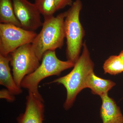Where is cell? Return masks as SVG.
Listing matches in <instances>:
<instances>
[{
	"label": "cell",
	"instance_id": "cell-12",
	"mask_svg": "<svg viewBox=\"0 0 123 123\" xmlns=\"http://www.w3.org/2000/svg\"><path fill=\"white\" fill-rule=\"evenodd\" d=\"M0 22L22 27L15 16L12 0H0Z\"/></svg>",
	"mask_w": 123,
	"mask_h": 123
},
{
	"label": "cell",
	"instance_id": "cell-11",
	"mask_svg": "<svg viewBox=\"0 0 123 123\" xmlns=\"http://www.w3.org/2000/svg\"><path fill=\"white\" fill-rule=\"evenodd\" d=\"M115 85L114 82L99 77L93 72L88 76L85 88H90L92 94L101 97L108 94V92Z\"/></svg>",
	"mask_w": 123,
	"mask_h": 123
},
{
	"label": "cell",
	"instance_id": "cell-7",
	"mask_svg": "<svg viewBox=\"0 0 123 123\" xmlns=\"http://www.w3.org/2000/svg\"><path fill=\"white\" fill-rule=\"evenodd\" d=\"M16 18L22 27L27 30H36L42 26L41 14L34 3L28 0H12Z\"/></svg>",
	"mask_w": 123,
	"mask_h": 123
},
{
	"label": "cell",
	"instance_id": "cell-1",
	"mask_svg": "<svg viewBox=\"0 0 123 123\" xmlns=\"http://www.w3.org/2000/svg\"><path fill=\"white\" fill-rule=\"evenodd\" d=\"M94 63L91 58L89 51L85 42L81 55L71 72L49 82L62 84L66 89L67 96L63 105L65 110H68L72 107L77 95L85 88L86 79L90 74L94 72Z\"/></svg>",
	"mask_w": 123,
	"mask_h": 123
},
{
	"label": "cell",
	"instance_id": "cell-8",
	"mask_svg": "<svg viewBox=\"0 0 123 123\" xmlns=\"http://www.w3.org/2000/svg\"><path fill=\"white\" fill-rule=\"evenodd\" d=\"M44 112V102L29 92L26 97L25 111L18 116L17 121L18 123H43Z\"/></svg>",
	"mask_w": 123,
	"mask_h": 123
},
{
	"label": "cell",
	"instance_id": "cell-13",
	"mask_svg": "<svg viewBox=\"0 0 123 123\" xmlns=\"http://www.w3.org/2000/svg\"><path fill=\"white\" fill-rule=\"evenodd\" d=\"M104 73L116 75L123 72V61L119 56H111L104 62L103 65Z\"/></svg>",
	"mask_w": 123,
	"mask_h": 123
},
{
	"label": "cell",
	"instance_id": "cell-9",
	"mask_svg": "<svg viewBox=\"0 0 123 123\" xmlns=\"http://www.w3.org/2000/svg\"><path fill=\"white\" fill-rule=\"evenodd\" d=\"M100 97L102 104L100 115L103 123H123V115L114 100L108 94Z\"/></svg>",
	"mask_w": 123,
	"mask_h": 123
},
{
	"label": "cell",
	"instance_id": "cell-4",
	"mask_svg": "<svg viewBox=\"0 0 123 123\" xmlns=\"http://www.w3.org/2000/svg\"><path fill=\"white\" fill-rule=\"evenodd\" d=\"M82 8L80 0H76L66 11L64 30L66 40V55L68 60L75 63L79 59L84 44L85 30L80 20Z\"/></svg>",
	"mask_w": 123,
	"mask_h": 123
},
{
	"label": "cell",
	"instance_id": "cell-16",
	"mask_svg": "<svg viewBox=\"0 0 123 123\" xmlns=\"http://www.w3.org/2000/svg\"><path fill=\"white\" fill-rule=\"evenodd\" d=\"M57 10H60L64 8L67 6H70L72 5V0H55Z\"/></svg>",
	"mask_w": 123,
	"mask_h": 123
},
{
	"label": "cell",
	"instance_id": "cell-5",
	"mask_svg": "<svg viewBox=\"0 0 123 123\" xmlns=\"http://www.w3.org/2000/svg\"><path fill=\"white\" fill-rule=\"evenodd\" d=\"M12 75L16 84L20 86L23 79L39 66V61L31 43L24 44L9 54Z\"/></svg>",
	"mask_w": 123,
	"mask_h": 123
},
{
	"label": "cell",
	"instance_id": "cell-15",
	"mask_svg": "<svg viewBox=\"0 0 123 123\" xmlns=\"http://www.w3.org/2000/svg\"><path fill=\"white\" fill-rule=\"evenodd\" d=\"M14 95L7 89H2L0 91L1 99H6L9 102H12L15 101V98Z\"/></svg>",
	"mask_w": 123,
	"mask_h": 123
},
{
	"label": "cell",
	"instance_id": "cell-17",
	"mask_svg": "<svg viewBox=\"0 0 123 123\" xmlns=\"http://www.w3.org/2000/svg\"><path fill=\"white\" fill-rule=\"evenodd\" d=\"M119 55L120 57H121V59L123 60V50L121 51L120 53L119 54Z\"/></svg>",
	"mask_w": 123,
	"mask_h": 123
},
{
	"label": "cell",
	"instance_id": "cell-6",
	"mask_svg": "<svg viewBox=\"0 0 123 123\" xmlns=\"http://www.w3.org/2000/svg\"><path fill=\"white\" fill-rule=\"evenodd\" d=\"M37 34L10 24H0V55L7 56L24 44L31 43Z\"/></svg>",
	"mask_w": 123,
	"mask_h": 123
},
{
	"label": "cell",
	"instance_id": "cell-3",
	"mask_svg": "<svg viewBox=\"0 0 123 123\" xmlns=\"http://www.w3.org/2000/svg\"><path fill=\"white\" fill-rule=\"evenodd\" d=\"M66 11L54 16L44 18L42 30L35 38L32 47L39 60L48 51H55L61 49L65 38L64 21Z\"/></svg>",
	"mask_w": 123,
	"mask_h": 123
},
{
	"label": "cell",
	"instance_id": "cell-2",
	"mask_svg": "<svg viewBox=\"0 0 123 123\" xmlns=\"http://www.w3.org/2000/svg\"><path fill=\"white\" fill-rule=\"evenodd\" d=\"M42 60L37 68L23 78L20 86L28 90L29 92H31L36 98L44 102L38 89L40 82L49 77L60 76L63 71L73 68L75 63L68 60L63 61L59 59L55 51L46 52Z\"/></svg>",
	"mask_w": 123,
	"mask_h": 123
},
{
	"label": "cell",
	"instance_id": "cell-14",
	"mask_svg": "<svg viewBox=\"0 0 123 123\" xmlns=\"http://www.w3.org/2000/svg\"><path fill=\"white\" fill-rule=\"evenodd\" d=\"M34 4L44 18L54 16L57 11L55 0H35Z\"/></svg>",
	"mask_w": 123,
	"mask_h": 123
},
{
	"label": "cell",
	"instance_id": "cell-10",
	"mask_svg": "<svg viewBox=\"0 0 123 123\" xmlns=\"http://www.w3.org/2000/svg\"><path fill=\"white\" fill-rule=\"evenodd\" d=\"M10 56L0 55V84L4 86L14 95L21 93L22 90L18 86L11 73L9 63Z\"/></svg>",
	"mask_w": 123,
	"mask_h": 123
}]
</instances>
